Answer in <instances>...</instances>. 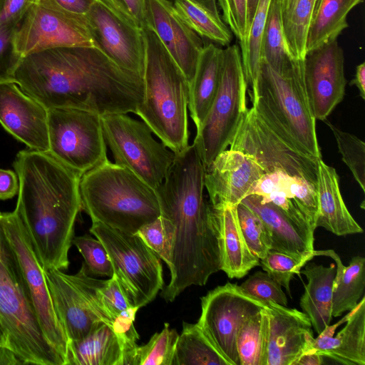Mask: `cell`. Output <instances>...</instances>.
I'll use <instances>...</instances> for the list:
<instances>
[{"instance_id": "24", "label": "cell", "mask_w": 365, "mask_h": 365, "mask_svg": "<svg viewBox=\"0 0 365 365\" xmlns=\"http://www.w3.org/2000/svg\"><path fill=\"white\" fill-rule=\"evenodd\" d=\"M241 202L261 218L269 235L271 250L293 257L302 266L314 257V240L298 228L277 207L255 194L247 196Z\"/></svg>"}, {"instance_id": "15", "label": "cell", "mask_w": 365, "mask_h": 365, "mask_svg": "<svg viewBox=\"0 0 365 365\" xmlns=\"http://www.w3.org/2000/svg\"><path fill=\"white\" fill-rule=\"evenodd\" d=\"M14 43L21 57L56 47L95 46L86 16L66 11L48 0H37L29 9L16 26Z\"/></svg>"}, {"instance_id": "56", "label": "cell", "mask_w": 365, "mask_h": 365, "mask_svg": "<svg viewBox=\"0 0 365 365\" xmlns=\"http://www.w3.org/2000/svg\"><path fill=\"white\" fill-rule=\"evenodd\" d=\"M323 364V356L317 352H307L299 358L295 365H322Z\"/></svg>"}, {"instance_id": "59", "label": "cell", "mask_w": 365, "mask_h": 365, "mask_svg": "<svg viewBox=\"0 0 365 365\" xmlns=\"http://www.w3.org/2000/svg\"><path fill=\"white\" fill-rule=\"evenodd\" d=\"M225 1L224 0H220V5L221 7H224L225 6Z\"/></svg>"}, {"instance_id": "20", "label": "cell", "mask_w": 365, "mask_h": 365, "mask_svg": "<svg viewBox=\"0 0 365 365\" xmlns=\"http://www.w3.org/2000/svg\"><path fill=\"white\" fill-rule=\"evenodd\" d=\"M264 173L252 157L226 149L205 168L204 183L209 202L216 209L236 207L250 195Z\"/></svg>"}, {"instance_id": "11", "label": "cell", "mask_w": 365, "mask_h": 365, "mask_svg": "<svg viewBox=\"0 0 365 365\" xmlns=\"http://www.w3.org/2000/svg\"><path fill=\"white\" fill-rule=\"evenodd\" d=\"M48 153L82 176L108 160L101 115L83 110H48Z\"/></svg>"}, {"instance_id": "27", "label": "cell", "mask_w": 365, "mask_h": 365, "mask_svg": "<svg viewBox=\"0 0 365 365\" xmlns=\"http://www.w3.org/2000/svg\"><path fill=\"white\" fill-rule=\"evenodd\" d=\"M212 208L218 230L220 270L231 279L242 278L259 265L260 259L245 240L236 207Z\"/></svg>"}, {"instance_id": "18", "label": "cell", "mask_w": 365, "mask_h": 365, "mask_svg": "<svg viewBox=\"0 0 365 365\" xmlns=\"http://www.w3.org/2000/svg\"><path fill=\"white\" fill-rule=\"evenodd\" d=\"M344 52L337 40L306 53L303 73L309 107L316 120H324L342 101L346 80Z\"/></svg>"}, {"instance_id": "14", "label": "cell", "mask_w": 365, "mask_h": 365, "mask_svg": "<svg viewBox=\"0 0 365 365\" xmlns=\"http://www.w3.org/2000/svg\"><path fill=\"white\" fill-rule=\"evenodd\" d=\"M201 314L197 323L205 336L228 362L240 365L236 339L242 324L267 304L227 282L201 297Z\"/></svg>"}, {"instance_id": "34", "label": "cell", "mask_w": 365, "mask_h": 365, "mask_svg": "<svg viewBox=\"0 0 365 365\" xmlns=\"http://www.w3.org/2000/svg\"><path fill=\"white\" fill-rule=\"evenodd\" d=\"M320 0H279L281 20L288 50L304 59L308 28Z\"/></svg>"}, {"instance_id": "31", "label": "cell", "mask_w": 365, "mask_h": 365, "mask_svg": "<svg viewBox=\"0 0 365 365\" xmlns=\"http://www.w3.org/2000/svg\"><path fill=\"white\" fill-rule=\"evenodd\" d=\"M313 256H325L335 262L336 274L332 286L331 315L337 317L354 309L364 297L365 288V258L352 257L345 266L333 250H314Z\"/></svg>"}, {"instance_id": "1", "label": "cell", "mask_w": 365, "mask_h": 365, "mask_svg": "<svg viewBox=\"0 0 365 365\" xmlns=\"http://www.w3.org/2000/svg\"><path fill=\"white\" fill-rule=\"evenodd\" d=\"M14 82L47 110L78 109L100 115L135 113L143 78L113 63L95 46L47 48L22 57Z\"/></svg>"}, {"instance_id": "19", "label": "cell", "mask_w": 365, "mask_h": 365, "mask_svg": "<svg viewBox=\"0 0 365 365\" xmlns=\"http://www.w3.org/2000/svg\"><path fill=\"white\" fill-rule=\"evenodd\" d=\"M260 195L281 210L298 228L314 240L318 217L317 187L302 178L279 170L264 173L250 194Z\"/></svg>"}, {"instance_id": "3", "label": "cell", "mask_w": 365, "mask_h": 365, "mask_svg": "<svg viewBox=\"0 0 365 365\" xmlns=\"http://www.w3.org/2000/svg\"><path fill=\"white\" fill-rule=\"evenodd\" d=\"M14 168L19 214L43 269L66 270L81 200V176L48 152L21 150Z\"/></svg>"}, {"instance_id": "39", "label": "cell", "mask_w": 365, "mask_h": 365, "mask_svg": "<svg viewBox=\"0 0 365 365\" xmlns=\"http://www.w3.org/2000/svg\"><path fill=\"white\" fill-rule=\"evenodd\" d=\"M236 346L240 365H262L263 354L262 310L250 316L240 328Z\"/></svg>"}, {"instance_id": "2", "label": "cell", "mask_w": 365, "mask_h": 365, "mask_svg": "<svg viewBox=\"0 0 365 365\" xmlns=\"http://www.w3.org/2000/svg\"><path fill=\"white\" fill-rule=\"evenodd\" d=\"M205 168L195 145L175 154L155 190L160 215L173 229L170 279L161 297L171 302L186 288L203 286L220 270L218 230L213 208L204 196Z\"/></svg>"}, {"instance_id": "32", "label": "cell", "mask_w": 365, "mask_h": 365, "mask_svg": "<svg viewBox=\"0 0 365 365\" xmlns=\"http://www.w3.org/2000/svg\"><path fill=\"white\" fill-rule=\"evenodd\" d=\"M173 5L202 38L221 46L230 45L232 31L220 14L217 0H173Z\"/></svg>"}, {"instance_id": "49", "label": "cell", "mask_w": 365, "mask_h": 365, "mask_svg": "<svg viewBox=\"0 0 365 365\" xmlns=\"http://www.w3.org/2000/svg\"><path fill=\"white\" fill-rule=\"evenodd\" d=\"M120 17L144 29L148 26L147 0H101Z\"/></svg>"}, {"instance_id": "30", "label": "cell", "mask_w": 365, "mask_h": 365, "mask_svg": "<svg viewBox=\"0 0 365 365\" xmlns=\"http://www.w3.org/2000/svg\"><path fill=\"white\" fill-rule=\"evenodd\" d=\"M66 365H123L122 346L111 326L103 322L84 337L69 341Z\"/></svg>"}, {"instance_id": "28", "label": "cell", "mask_w": 365, "mask_h": 365, "mask_svg": "<svg viewBox=\"0 0 365 365\" xmlns=\"http://www.w3.org/2000/svg\"><path fill=\"white\" fill-rule=\"evenodd\" d=\"M222 56L223 49L212 43L205 45L189 85L188 110L196 130L202 124L218 92Z\"/></svg>"}, {"instance_id": "52", "label": "cell", "mask_w": 365, "mask_h": 365, "mask_svg": "<svg viewBox=\"0 0 365 365\" xmlns=\"http://www.w3.org/2000/svg\"><path fill=\"white\" fill-rule=\"evenodd\" d=\"M19 179L16 172L0 169V200L14 197L18 194Z\"/></svg>"}, {"instance_id": "45", "label": "cell", "mask_w": 365, "mask_h": 365, "mask_svg": "<svg viewBox=\"0 0 365 365\" xmlns=\"http://www.w3.org/2000/svg\"><path fill=\"white\" fill-rule=\"evenodd\" d=\"M240 288L264 303L274 302L287 306L288 300L282 287L267 272L257 271L243 282Z\"/></svg>"}, {"instance_id": "10", "label": "cell", "mask_w": 365, "mask_h": 365, "mask_svg": "<svg viewBox=\"0 0 365 365\" xmlns=\"http://www.w3.org/2000/svg\"><path fill=\"white\" fill-rule=\"evenodd\" d=\"M103 135L114 163L123 166L155 190L163 181L175 154L143 121L128 113L101 116Z\"/></svg>"}, {"instance_id": "58", "label": "cell", "mask_w": 365, "mask_h": 365, "mask_svg": "<svg viewBox=\"0 0 365 365\" xmlns=\"http://www.w3.org/2000/svg\"><path fill=\"white\" fill-rule=\"evenodd\" d=\"M0 345L6 346L8 347L7 339H6V336L1 325H0Z\"/></svg>"}, {"instance_id": "44", "label": "cell", "mask_w": 365, "mask_h": 365, "mask_svg": "<svg viewBox=\"0 0 365 365\" xmlns=\"http://www.w3.org/2000/svg\"><path fill=\"white\" fill-rule=\"evenodd\" d=\"M259 265L291 296L290 282L294 274H299L302 265L293 257L274 250H269L260 259Z\"/></svg>"}, {"instance_id": "33", "label": "cell", "mask_w": 365, "mask_h": 365, "mask_svg": "<svg viewBox=\"0 0 365 365\" xmlns=\"http://www.w3.org/2000/svg\"><path fill=\"white\" fill-rule=\"evenodd\" d=\"M363 0H320L310 21L306 38V53L336 40L346 29L350 11Z\"/></svg>"}, {"instance_id": "25", "label": "cell", "mask_w": 365, "mask_h": 365, "mask_svg": "<svg viewBox=\"0 0 365 365\" xmlns=\"http://www.w3.org/2000/svg\"><path fill=\"white\" fill-rule=\"evenodd\" d=\"M344 327L334 336L322 333L313 338L307 352L346 365H365V297L352 309ZM307 353V352H306Z\"/></svg>"}, {"instance_id": "54", "label": "cell", "mask_w": 365, "mask_h": 365, "mask_svg": "<svg viewBox=\"0 0 365 365\" xmlns=\"http://www.w3.org/2000/svg\"><path fill=\"white\" fill-rule=\"evenodd\" d=\"M351 86L354 85L359 91V96L365 99V63L358 65L356 68L354 78L350 81Z\"/></svg>"}, {"instance_id": "36", "label": "cell", "mask_w": 365, "mask_h": 365, "mask_svg": "<svg viewBox=\"0 0 365 365\" xmlns=\"http://www.w3.org/2000/svg\"><path fill=\"white\" fill-rule=\"evenodd\" d=\"M172 365H229L197 324L182 323Z\"/></svg>"}, {"instance_id": "43", "label": "cell", "mask_w": 365, "mask_h": 365, "mask_svg": "<svg viewBox=\"0 0 365 365\" xmlns=\"http://www.w3.org/2000/svg\"><path fill=\"white\" fill-rule=\"evenodd\" d=\"M167 264H170L173 239L171 223L159 216L153 221L143 225L135 233Z\"/></svg>"}, {"instance_id": "37", "label": "cell", "mask_w": 365, "mask_h": 365, "mask_svg": "<svg viewBox=\"0 0 365 365\" xmlns=\"http://www.w3.org/2000/svg\"><path fill=\"white\" fill-rule=\"evenodd\" d=\"M270 0H259L247 34L240 42L242 63L246 81L255 92L259 72L260 46ZM250 94V95H252Z\"/></svg>"}, {"instance_id": "22", "label": "cell", "mask_w": 365, "mask_h": 365, "mask_svg": "<svg viewBox=\"0 0 365 365\" xmlns=\"http://www.w3.org/2000/svg\"><path fill=\"white\" fill-rule=\"evenodd\" d=\"M0 123L29 149L48 152V110L15 83L0 84Z\"/></svg>"}, {"instance_id": "21", "label": "cell", "mask_w": 365, "mask_h": 365, "mask_svg": "<svg viewBox=\"0 0 365 365\" xmlns=\"http://www.w3.org/2000/svg\"><path fill=\"white\" fill-rule=\"evenodd\" d=\"M147 12L148 26L154 30L190 85L205 46L202 38L169 0H147Z\"/></svg>"}, {"instance_id": "55", "label": "cell", "mask_w": 365, "mask_h": 365, "mask_svg": "<svg viewBox=\"0 0 365 365\" xmlns=\"http://www.w3.org/2000/svg\"><path fill=\"white\" fill-rule=\"evenodd\" d=\"M23 364L15 353L9 347L0 345V365Z\"/></svg>"}, {"instance_id": "9", "label": "cell", "mask_w": 365, "mask_h": 365, "mask_svg": "<svg viewBox=\"0 0 365 365\" xmlns=\"http://www.w3.org/2000/svg\"><path fill=\"white\" fill-rule=\"evenodd\" d=\"M247 86L240 46L229 45L223 49L218 92L193 141L205 168L230 145L248 109Z\"/></svg>"}, {"instance_id": "17", "label": "cell", "mask_w": 365, "mask_h": 365, "mask_svg": "<svg viewBox=\"0 0 365 365\" xmlns=\"http://www.w3.org/2000/svg\"><path fill=\"white\" fill-rule=\"evenodd\" d=\"M262 310V365H295L314 338L308 317L297 309L274 302Z\"/></svg>"}, {"instance_id": "6", "label": "cell", "mask_w": 365, "mask_h": 365, "mask_svg": "<svg viewBox=\"0 0 365 365\" xmlns=\"http://www.w3.org/2000/svg\"><path fill=\"white\" fill-rule=\"evenodd\" d=\"M252 106L284 140L314 159H322L304 80L303 59L281 75L261 60Z\"/></svg>"}, {"instance_id": "4", "label": "cell", "mask_w": 365, "mask_h": 365, "mask_svg": "<svg viewBox=\"0 0 365 365\" xmlns=\"http://www.w3.org/2000/svg\"><path fill=\"white\" fill-rule=\"evenodd\" d=\"M143 33L144 97L135 114L165 146L178 154L189 146V84L154 30L148 26Z\"/></svg>"}, {"instance_id": "13", "label": "cell", "mask_w": 365, "mask_h": 365, "mask_svg": "<svg viewBox=\"0 0 365 365\" xmlns=\"http://www.w3.org/2000/svg\"><path fill=\"white\" fill-rule=\"evenodd\" d=\"M2 225L15 252L41 330L66 365L68 339L56 314L45 269L19 214L2 212Z\"/></svg>"}, {"instance_id": "8", "label": "cell", "mask_w": 365, "mask_h": 365, "mask_svg": "<svg viewBox=\"0 0 365 365\" xmlns=\"http://www.w3.org/2000/svg\"><path fill=\"white\" fill-rule=\"evenodd\" d=\"M91 234L105 247L113 271L131 307L151 302L164 287L158 256L135 234L93 222Z\"/></svg>"}, {"instance_id": "26", "label": "cell", "mask_w": 365, "mask_h": 365, "mask_svg": "<svg viewBox=\"0 0 365 365\" xmlns=\"http://www.w3.org/2000/svg\"><path fill=\"white\" fill-rule=\"evenodd\" d=\"M339 180L335 169L319 160L317 186L319 214L316 227H322L337 236L362 233V227L344 203Z\"/></svg>"}, {"instance_id": "48", "label": "cell", "mask_w": 365, "mask_h": 365, "mask_svg": "<svg viewBox=\"0 0 365 365\" xmlns=\"http://www.w3.org/2000/svg\"><path fill=\"white\" fill-rule=\"evenodd\" d=\"M100 293L104 307L112 319L131 307L114 274L107 280H101Z\"/></svg>"}, {"instance_id": "35", "label": "cell", "mask_w": 365, "mask_h": 365, "mask_svg": "<svg viewBox=\"0 0 365 365\" xmlns=\"http://www.w3.org/2000/svg\"><path fill=\"white\" fill-rule=\"evenodd\" d=\"M261 60L274 71L283 75L289 72L295 61L284 38L279 0H270L260 46Z\"/></svg>"}, {"instance_id": "7", "label": "cell", "mask_w": 365, "mask_h": 365, "mask_svg": "<svg viewBox=\"0 0 365 365\" xmlns=\"http://www.w3.org/2000/svg\"><path fill=\"white\" fill-rule=\"evenodd\" d=\"M0 212V325L23 364L65 365L44 336Z\"/></svg>"}, {"instance_id": "41", "label": "cell", "mask_w": 365, "mask_h": 365, "mask_svg": "<svg viewBox=\"0 0 365 365\" xmlns=\"http://www.w3.org/2000/svg\"><path fill=\"white\" fill-rule=\"evenodd\" d=\"M237 215L242 234L252 252L259 259L271 250L268 231L261 218L242 202L236 207Z\"/></svg>"}, {"instance_id": "60", "label": "cell", "mask_w": 365, "mask_h": 365, "mask_svg": "<svg viewBox=\"0 0 365 365\" xmlns=\"http://www.w3.org/2000/svg\"><path fill=\"white\" fill-rule=\"evenodd\" d=\"M217 1H218V3H220V0H217Z\"/></svg>"}, {"instance_id": "38", "label": "cell", "mask_w": 365, "mask_h": 365, "mask_svg": "<svg viewBox=\"0 0 365 365\" xmlns=\"http://www.w3.org/2000/svg\"><path fill=\"white\" fill-rule=\"evenodd\" d=\"M179 334L165 323L160 332L155 333L148 342L137 346L133 365H172Z\"/></svg>"}, {"instance_id": "53", "label": "cell", "mask_w": 365, "mask_h": 365, "mask_svg": "<svg viewBox=\"0 0 365 365\" xmlns=\"http://www.w3.org/2000/svg\"><path fill=\"white\" fill-rule=\"evenodd\" d=\"M69 13L86 16L97 0H48Z\"/></svg>"}, {"instance_id": "12", "label": "cell", "mask_w": 365, "mask_h": 365, "mask_svg": "<svg viewBox=\"0 0 365 365\" xmlns=\"http://www.w3.org/2000/svg\"><path fill=\"white\" fill-rule=\"evenodd\" d=\"M230 149L252 157L264 173L279 170L317 186L319 160L284 140L264 122L253 106L243 114Z\"/></svg>"}, {"instance_id": "47", "label": "cell", "mask_w": 365, "mask_h": 365, "mask_svg": "<svg viewBox=\"0 0 365 365\" xmlns=\"http://www.w3.org/2000/svg\"><path fill=\"white\" fill-rule=\"evenodd\" d=\"M16 26H0V84L15 83L16 70L22 58L14 43Z\"/></svg>"}, {"instance_id": "16", "label": "cell", "mask_w": 365, "mask_h": 365, "mask_svg": "<svg viewBox=\"0 0 365 365\" xmlns=\"http://www.w3.org/2000/svg\"><path fill=\"white\" fill-rule=\"evenodd\" d=\"M85 16L94 46L120 68L143 78L146 58L143 30L101 0H97Z\"/></svg>"}, {"instance_id": "50", "label": "cell", "mask_w": 365, "mask_h": 365, "mask_svg": "<svg viewBox=\"0 0 365 365\" xmlns=\"http://www.w3.org/2000/svg\"><path fill=\"white\" fill-rule=\"evenodd\" d=\"M224 1L223 19L240 42L246 34L247 0Z\"/></svg>"}, {"instance_id": "29", "label": "cell", "mask_w": 365, "mask_h": 365, "mask_svg": "<svg viewBox=\"0 0 365 365\" xmlns=\"http://www.w3.org/2000/svg\"><path fill=\"white\" fill-rule=\"evenodd\" d=\"M300 272L307 279L300 307L315 332L319 334L332 319V286L336 265L331 263L325 267L310 262Z\"/></svg>"}, {"instance_id": "51", "label": "cell", "mask_w": 365, "mask_h": 365, "mask_svg": "<svg viewBox=\"0 0 365 365\" xmlns=\"http://www.w3.org/2000/svg\"><path fill=\"white\" fill-rule=\"evenodd\" d=\"M37 0H0V26H17Z\"/></svg>"}, {"instance_id": "40", "label": "cell", "mask_w": 365, "mask_h": 365, "mask_svg": "<svg viewBox=\"0 0 365 365\" xmlns=\"http://www.w3.org/2000/svg\"><path fill=\"white\" fill-rule=\"evenodd\" d=\"M336 139L342 160L351 170L355 180L365 191V143L356 135L343 131L325 119Z\"/></svg>"}, {"instance_id": "46", "label": "cell", "mask_w": 365, "mask_h": 365, "mask_svg": "<svg viewBox=\"0 0 365 365\" xmlns=\"http://www.w3.org/2000/svg\"><path fill=\"white\" fill-rule=\"evenodd\" d=\"M138 307H130L116 316L113 320L111 327L116 334L123 349V365H133L137 341L140 336L138 334L134 322Z\"/></svg>"}, {"instance_id": "23", "label": "cell", "mask_w": 365, "mask_h": 365, "mask_svg": "<svg viewBox=\"0 0 365 365\" xmlns=\"http://www.w3.org/2000/svg\"><path fill=\"white\" fill-rule=\"evenodd\" d=\"M51 301L69 341L81 339L103 323L76 274L45 270Z\"/></svg>"}, {"instance_id": "42", "label": "cell", "mask_w": 365, "mask_h": 365, "mask_svg": "<svg viewBox=\"0 0 365 365\" xmlns=\"http://www.w3.org/2000/svg\"><path fill=\"white\" fill-rule=\"evenodd\" d=\"M72 244L83 256L88 275L112 277L113 271L111 262L105 247L99 240L86 234L74 237Z\"/></svg>"}, {"instance_id": "57", "label": "cell", "mask_w": 365, "mask_h": 365, "mask_svg": "<svg viewBox=\"0 0 365 365\" xmlns=\"http://www.w3.org/2000/svg\"><path fill=\"white\" fill-rule=\"evenodd\" d=\"M259 1V0H247L246 34H245V36L247 34L250 24H251L252 20L255 14Z\"/></svg>"}, {"instance_id": "5", "label": "cell", "mask_w": 365, "mask_h": 365, "mask_svg": "<svg viewBox=\"0 0 365 365\" xmlns=\"http://www.w3.org/2000/svg\"><path fill=\"white\" fill-rule=\"evenodd\" d=\"M79 190L81 210L92 222L135 234L160 216L155 190L108 159L81 176Z\"/></svg>"}]
</instances>
